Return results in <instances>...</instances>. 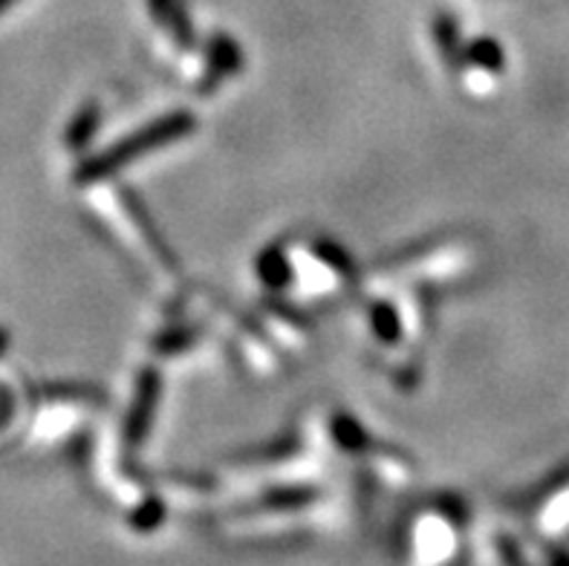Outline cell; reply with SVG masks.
Masks as SVG:
<instances>
[{
	"instance_id": "cell-1",
	"label": "cell",
	"mask_w": 569,
	"mask_h": 566,
	"mask_svg": "<svg viewBox=\"0 0 569 566\" xmlns=\"http://www.w3.org/2000/svg\"><path fill=\"white\" fill-rule=\"evenodd\" d=\"M188 128H191V122H188L186 116H173V119H166V122L153 125V128H144V133H139V137H133V139H124V142L119 145V148H113V151L101 159V162L90 166V171L104 173L108 168L124 166V162H130V159L142 157L139 151H144V148H153V145L159 148V145L173 142L177 137L188 133Z\"/></svg>"
},
{
	"instance_id": "cell-3",
	"label": "cell",
	"mask_w": 569,
	"mask_h": 566,
	"mask_svg": "<svg viewBox=\"0 0 569 566\" xmlns=\"http://www.w3.org/2000/svg\"><path fill=\"white\" fill-rule=\"evenodd\" d=\"M12 3H18V0H0V12H3V9L12 7Z\"/></svg>"
},
{
	"instance_id": "cell-2",
	"label": "cell",
	"mask_w": 569,
	"mask_h": 566,
	"mask_svg": "<svg viewBox=\"0 0 569 566\" xmlns=\"http://www.w3.org/2000/svg\"><path fill=\"white\" fill-rule=\"evenodd\" d=\"M455 553V535L448 529V520H422L417 532V555L422 564H442L446 558H451Z\"/></svg>"
}]
</instances>
